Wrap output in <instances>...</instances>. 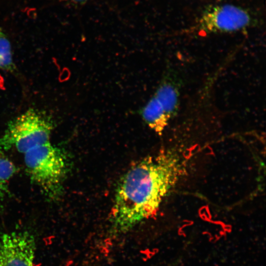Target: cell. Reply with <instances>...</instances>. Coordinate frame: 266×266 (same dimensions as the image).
<instances>
[{"label":"cell","instance_id":"cell-10","mask_svg":"<svg viewBox=\"0 0 266 266\" xmlns=\"http://www.w3.org/2000/svg\"><path fill=\"white\" fill-rule=\"evenodd\" d=\"M69 4L77 6H81L85 5L91 0H65Z\"/></svg>","mask_w":266,"mask_h":266},{"label":"cell","instance_id":"cell-2","mask_svg":"<svg viewBox=\"0 0 266 266\" xmlns=\"http://www.w3.org/2000/svg\"><path fill=\"white\" fill-rule=\"evenodd\" d=\"M24 162L33 182L47 198L57 199L62 192L68 169L65 152L49 141L25 153Z\"/></svg>","mask_w":266,"mask_h":266},{"label":"cell","instance_id":"cell-8","mask_svg":"<svg viewBox=\"0 0 266 266\" xmlns=\"http://www.w3.org/2000/svg\"><path fill=\"white\" fill-rule=\"evenodd\" d=\"M16 170L13 163L0 150V209L9 194V183Z\"/></svg>","mask_w":266,"mask_h":266},{"label":"cell","instance_id":"cell-9","mask_svg":"<svg viewBox=\"0 0 266 266\" xmlns=\"http://www.w3.org/2000/svg\"><path fill=\"white\" fill-rule=\"evenodd\" d=\"M0 69L11 72L16 70L10 42L1 28H0Z\"/></svg>","mask_w":266,"mask_h":266},{"label":"cell","instance_id":"cell-3","mask_svg":"<svg viewBox=\"0 0 266 266\" xmlns=\"http://www.w3.org/2000/svg\"><path fill=\"white\" fill-rule=\"evenodd\" d=\"M53 128V120L49 114L42 110L30 108L9 121L0 138V150L14 148L24 154L50 141Z\"/></svg>","mask_w":266,"mask_h":266},{"label":"cell","instance_id":"cell-5","mask_svg":"<svg viewBox=\"0 0 266 266\" xmlns=\"http://www.w3.org/2000/svg\"><path fill=\"white\" fill-rule=\"evenodd\" d=\"M36 241L28 231L0 236V266H34Z\"/></svg>","mask_w":266,"mask_h":266},{"label":"cell","instance_id":"cell-1","mask_svg":"<svg viewBox=\"0 0 266 266\" xmlns=\"http://www.w3.org/2000/svg\"><path fill=\"white\" fill-rule=\"evenodd\" d=\"M179 156L163 151L132 166L121 178L109 217V234L128 233L155 215L168 192L183 174Z\"/></svg>","mask_w":266,"mask_h":266},{"label":"cell","instance_id":"cell-6","mask_svg":"<svg viewBox=\"0 0 266 266\" xmlns=\"http://www.w3.org/2000/svg\"><path fill=\"white\" fill-rule=\"evenodd\" d=\"M180 80L176 71L167 70L154 95L171 119L178 114L180 106Z\"/></svg>","mask_w":266,"mask_h":266},{"label":"cell","instance_id":"cell-7","mask_svg":"<svg viewBox=\"0 0 266 266\" xmlns=\"http://www.w3.org/2000/svg\"><path fill=\"white\" fill-rule=\"evenodd\" d=\"M141 114L149 127L159 134L162 133L170 120L154 96L142 109Z\"/></svg>","mask_w":266,"mask_h":266},{"label":"cell","instance_id":"cell-4","mask_svg":"<svg viewBox=\"0 0 266 266\" xmlns=\"http://www.w3.org/2000/svg\"><path fill=\"white\" fill-rule=\"evenodd\" d=\"M252 22L250 15L245 9L225 4L211 7L204 12L198 27L208 33H232L247 28Z\"/></svg>","mask_w":266,"mask_h":266}]
</instances>
